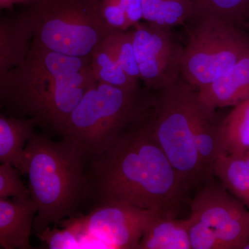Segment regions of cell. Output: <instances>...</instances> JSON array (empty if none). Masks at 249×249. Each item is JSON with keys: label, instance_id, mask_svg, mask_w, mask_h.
<instances>
[{"label": "cell", "instance_id": "cell-17", "mask_svg": "<svg viewBox=\"0 0 249 249\" xmlns=\"http://www.w3.org/2000/svg\"><path fill=\"white\" fill-rule=\"evenodd\" d=\"M62 229L46 227L36 235L50 249H99L85 231L82 216H71L58 223Z\"/></svg>", "mask_w": 249, "mask_h": 249}, {"label": "cell", "instance_id": "cell-6", "mask_svg": "<svg viewBox=\"0 0 249 249\" xmlns=\"http://www.w3.org/2000/svg\"><path fill=\"white\" fill-rule=\"evenodd\" d=\"M101 0H31L26 6L32 40L57 53L91 58L116 32L103 19Z\"/></svg>", "mask_w": 249, "mask_h": 249}, {"label": "cell", "instance_id": "cell-23", "mask_svg": "<svg viewBox=\"0 0 249 249\" xmlns=\"http://www.w3.org/2000/svg\"><path fill=\"white\" fill-rule=\"evenodd\" d=\"M20 173L12 165L0 163V197L30 199V193L22 182Z\"/></svg>", "mask_w": 249, "mask_h": 249}, {"label": "cell", "instance_id": "cell-19", "mask_svg": "<svg viewBox=\"0 0 249 249\" xmlns=\"http://www.w3.org/2000/svg\"><path fill=\"white\" fill-rule=\"evenodd\" d=\"M222 134L227 154L249 152V100L234 106L224 116Z\"/></svg>", "mask_w": 249, "mask_h": 249}, {"label": "cell", "instance_id": "cell-4", "mask_svg": "<svg viewBox=\"0 0 249 249\" xmlns=\"http://www.w3.org/2000/svg\"><path fill=\"white\" fill-rule=\"evenodd\" d=\"M156 92L145 87L126 89L98 82L72 111L62 137L78 147L86 160H95L152 111Z\"/></svg>", "mask_w": 249, "mask_h": 249}, {"label": "cell", "instance_id": "cell-15", "mask_svg": "<svg viewBox=\"0 0 249 249\" xmlns=\"http://www.w3.org/2000/svg\"><path fill=\"white\" fill-rule=\"evenodd\" d=\"M36 126L32 119L0 113V163L11 165L24 175V147Z\"/></svg>", "mask_w": 249, "mask_h": 249}, {"label": "cell", "instance_id": "cell-1", "mask_svg": "<svg viewBox=\"0 0 249 249\" xmlns=\"http://www.w3.org/2000/svg\"><path fill=\"white\" fill-rule=\"evenodd\" d=\"M154 108L91 160L85 196L95 207L124 204L178 217L188 192L156 139Z\"/></svg>", "mask_w": 249, "mask_h": 249}, {"label": "cell", "instance_id": "cell-28", "mask_svg": "<svg viewBox=\"0 0 249 249\" xmlns=\"http://www.w3.org/2000/svg\"><path fill=\"white\" fill-rule=\"evenodd\" d=\"M246 29H247V30L249 31V22L248 23V24H247V27H246Z\"/></svg>", "mask_w": 249, "mask_h": 249}, {"label": "cell", "instance_id": "cell-25", "mask_svg": "<svg viewBox=\"0 0 249 249\" xmlns=\"http://www.w3.org/2000/svg\"><path fill=\"white\" fill-rule=\"evenodd\" d=\"M131 28L143 19L142 0H119Z\"/></svg>", "mask_w": 249, "mask_h": 249}, {"label": "cell", "instance_id": "cell-5", "mask_svg": "<svg viewBox=\"0 0 249 249\" xmlns=\"http://www.w3.org/2000/svg\"><path fill=\"white\" fill-rule=\"evenodd\" d=\"M216 110L201 101L197 90L181 75L156 93L154 134L188 192L211 178L201 163L196 138L201 124Z\"/></svg>", "mask_w": 249, "mask_h": 249}, {"label": "cell", "instance_id": "cell-2", "mask_svg": "<svg viewBox=\"0 0 249 249\" xmlns=\"http://www.w3.org/2000/svg\"><path fill=\"white\" fill-rule=\"evenodd\" d=\"M97 83L91 58L57 53L32 40L25 58L3 82L0 113L32 119L62 135L72 111Z\"/></svg>", "mask_w": 249, "mask_h": 249}, {"label": "cell", "instance_id": "cell-11", "mask_svg": "<svg viewBox=\"0 0 249 249\" xmlns=\"http://www.w3.org/2000/svg\"><path fill=\"white\" fill-rule=\"evenodd\" d=\"M32 38L26 9L0 14V90L8 73L25 58Z\"/></svg>", "mask_w": 249, "mask_h": 249}, {"label": "cell", "instance_id": "cell-12", "mask_svg": "<svg viewBox=\"0 0 249 249\" xmlns=\"http://www.w3.org/2000/svg\"><path fill=\"white\" fill-rule=\"evenodd\" d=\"M197 91L201 101L215 109L234 107L249 100V53Z\"/></svg>", "mask_w": 249, "mask_h": 249}, {"label": "cell", "instance_id": "cell-16", "mask_svg": "<svg viewBox=\"0 0 249 249\" xmlns=\"http://www.w3.org/2000/svg\"><path fill=\"white\" fill-rule=\"evenodd\" d=\"M213 176L249 209V152L221 156L214 163Z\"/></svg>", "mask_w": 249, "mask_h": 249}, {"label": "cell", "instance_id": "cell-14", "mask_svg": "<svg viewBox=\"0 0 249 249\" xmlns=\"http://www.w3.org/2000/svg\"><path fill=\"white\" fill-rule=\"evenodd\" d=\"M188 219L155 214L148 222L137 249H192Z\"/></svg>", "mask_w": 249, "mask_h": 249}, {"label": "cell", "instance_id": "cell-7", "mask_svg": "<svg viewBox=\"0 0 249 249\" xmlns=\"http://www.w3.org/2000/svg\"><path fill=\"white\" fill-rule=\"evenodd\" d=\"M180 75L198 90L211 84L249 53L245 28L213 17H201L186 24Z\"/></svg>", "mask_w": 249, "mask_h": 249}, {"label": "cell", "instance_id": "cell-22", "mask_svg": "<svg viewBox=\"0 0 249 249\" xmlns=\"http://www.w3.org/2000/svg\"><path fill=\"white\" fill-rule=\"evenodd\" d=\"M103 45L127 74L134 79L140 80L131 29L116 31L108 36L103 42Z\"/></svg>", "mask_w": 249, "mask_h": 249}, {"label": "cell", "instance_id": "cell-24", "mask_svg": "<svg viewBox=\"0 0 249 249\" xmlns=\"http://www.w3.org/2000/svg\"><path fill=\"white\" fill-rule=\"evenodd\" d=\"M101 14L108 25L116 31L131 29L119 0H101Z\"/></svg>", "mask_w": 249, "mask_h": 249}, {"label": "cell", "instance_id": "cell-26", "mask_svg": "<svg viewBox=\"0 0 249 249\" xmlns=\"http://www.w3.org/2000/svg\"><path fill=\"white\" fill-rule=\"evenodd\" d=\"M31 0H0V10L13 11L15 6L23 5L27 6L30 4Z\"/></svg>", "mask_w": 249, "mask_h": 249}, {"label": "cell", "instance_id": "cell-18", "mask_svg": "<svg viewBox=\"0 0 249 249\" xmlns=\"http://www.w3.org/2000/svg\"><path fill=\"white\" fill-rule=\"evenodd\" d=\"M143 20L172 29L186 25L194 16L193 0H142Z\"/></svg>", "mask_w": 249, "mask_h": 249}, {"label": "cell", "instance_id": "cell-13", "mask_svg": "<svg viewBox=\"0 0 249 249\" xmlns=\"http://www.w3.org/2000/svg\"><path fill=\"white\" fill-rule=\"evenodd\" d=\"M35 205L31 199L0 197V249H32Z\"/></svg>", "mask_w": 249, "mask_h": 249}, {"label": "cell", "instance_id": "cell-3", "mask_svg": "<svg viewBox=\"0 0 249 249\" xmlns=\"http://www.w3.org/2000/svg\"><path fill=\"white\" fill-rule=\"evenodd\" d=\"M86 159L69 139L53 142L34 132L24 150V175L36 213V232L74 215L86 192Z\"/></svg>", "mask_w": 249, "mask_h": 249}, {"label": "cell", "instance_id": "cell-8", "mask_svg": "<svg viewBox=\"0 0 249 249\" xmlns=\"http://www.w3.org/2000/svg\"><path fill=\"white\" fill-rule=\"evenodd\" d=\"M213 178L197 188L189 217L217 239L220 249H242L249 240V209Z\"/></svg>", "mask_w": 249, "mask_h": 249}, {"label": "cell", "instance_id": "cell-21", "mask_svg": "<svg viewBox=\"0 0 249 249\" xmlns=\"http://www.w3.org/2000/svg\"><path fill=\"white\" fill-rule=\"evenodd\" d=\"M193 3L194 16L191 20L217 18L245 29L249 22V0H193Z\"/></svg>", "mask_w": 249, "mask_h": 249}, {"label": "cell", "instance_id": "cell-10", "mask_svg": "<svg viewBox=\"0 0 249 249\" xmlns=\"http://www.w3.org/2000/svg\"><path fill=\"white\" fill-rule=\"evenodd\" d=\"M155 214L129 205L103 204L82 215V219L87 233L99 249H137L145 227Z\"/></svg>", "mask_w": 249, "mask_h": 249}, {"label": "cell", "instance_id": "cell-27", "mask_svg": "<svg viewBox=\"0 0 249 249\" xmlns=\"http://www.w3.org/2000/svg\"><path fill=\"white\" fill-rule=\"evenodd\" d=\"M242 249H249V240L246 242L245 245H244Z\"/></svg>", "mask_w": 249, "mask_h": 249}, {"label": "cell", "instance_id": "cell-29", "mask_svg": "<svg viewBox=\"0 0 249 249\" xmlns=\"http://www.w3.org/2000/svg\"></svg>", "mask_w": 249, "mask_h": 249}, {"label": "cell", "instance_id": "cell-9", "mask_svg": "<svg viewBox=\"0 0 249 249\" xmlns=\"http://www.w3.org/2000/svg\"><path fill=\"white\" fill-rule=\"evenodd\" d=\"M131 31L139 79L144 87L160 91L175 83L180 76L183 46L172 29L140 22Z\"/></svg>", "mask_w": 249, "mask_h": 249}, {"label": "cell", "instance_id": "cell-20", "mask_svg": "<svg viewBox=\"0 0 249 249\" xmlns=\"http://www.w3.org/2000/svg\"><path fill=\"white\" fill-rule=\"evenodd\" d=\"M91 67L98 82L126 89L141 88L140 80L134 79L124 72L106 48L103 42L93 52Z\"/></svg>", "mask_w": 249, "mask_h": 249}]
</instances>
